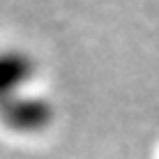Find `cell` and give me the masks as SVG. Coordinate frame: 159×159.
Returning a JSON list of instances; mask_svg holds the SVG:
<instances>
[{
    "label": "cell",
    "mask_w": 159,
    "mask_h": 159,
    "mask_svg": "<svg viewBox=\"0 0 159 159\" xmlns=\"http://www.w3.org/2000/svg\"><path fill=\"white\" fill-rule=\"evenodd\" d=\"M37 62L28 51L16 46L0 48V106L32 90Z\"/></svg>",
    "instance_id": "cell-2"
},
{
    "label": "cell",
    "mask_w": 159,
    "mask_h": 159,
    "mask_svg": "<svg viewBox=\"0 0 159 159\" xmlns=\"http://www.w3.org/2000/svg\"><path fill=\"white\" fill-rule=\"evenodd\" d=\"M56 120L53 102L46 95L30 90L0 106V127L16 136H37Z\"/></svg>",
    "instance_id": "cell-1"
}]
</instances>
